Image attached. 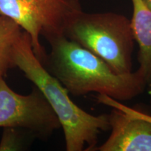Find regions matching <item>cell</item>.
<instances>
[{"label": "cell", "mask_w": 151, "mask_h": 151, "mask_svg": "<svg viewBox=\"0 0 151 151\" xmlns=\"http://www.w3.org/2000/svg\"><path fill=\"white\" fill-rule=\"evenodd\" d=\"M45 64L69 93L74 96L97 92L118 101H127L146 89L139 71L120 73L105 61L65 35L48 41Z\"/></svg>", "instance_id": "cell-1"}, {"label": "cell", "mask_w": 151, "mask_h": 151, "mask_svg": "<svg viewBox=\"0 0 151 151\" xmlns=\"http://www.w3.org/2000/svg\"><path fill=\"white\" fill-rule=\"evenodd\" d=\"M14 60L15 67L40 90L56 115L64 132L66 150H96L99 134L111 129L109 114L94 116L76 104L36 55L26 32L15 46Z\"/></svg>", "instance_id": "cell-2"}, {"label": "cell", "mask_w": 151, "mask_h": 151, "mask_svg": "<svg viewBox=\"0 0 151 151\" xmlns=\"http://www.w3.org/2000/svg\"><path fill=\"white\" fill-rule=\"evenodd\" d=\"M64 35L101 58L116 72H132L134 37L131 20L113 12L86 13L70 19Z\"/></svg>", "instance_id": "cell-3"}, {"label": "cell", "mask_w": 151, "mask_h": 151, "mask_svg": "<svg viewBox=\"0 0 151 151\" xmlns=\"http://www.w3.org/2000/svg\"><path fill=\"white\" fill-rule=\"evenodd\" d=\"M81 7L78 0H0V15L11 18L29 35L34 52L41 62L46 52L40 41L64 35L70 19Z\"/></svg>", "instance_id": "cell-4"}, {"label": "cell", "mask_w": 151, "mask_h": 151, "mask_svg": "<svg viewBox=\"0 0 151 151\" xmlns=\"http://www.w3.org/2000/svg\"><path fill=\"white\" fill-rule=\"evenodd\" d=\"M0 127L27 130L45 140L60 127L54 111L37 87L30 93L20 94L0 77Z\"/></svg>", "instance_id": "cell-5"}, {"label": "cell", "mask_w": 151, "mask_h": 151, "mask_svg": "<svg viewBox=\"0 0 151 151\" xmlns=\"http://www.w3.org/2000/svg\"><path fill=\"white\" fill-rule=\"evenodd\" d=\"M111 109L109 114L111 134L96 150L151 151V122Z\"/></svg>", "instance_id": "cell-6"}, {"label": "cell", "mask_w": 151, "mask_h": 151, "mask_svg": "<svg viewBox=\"0 0 151 151\" xmlns=\"http://www.w3.org/2000/svg\"><path fill=\"white\" fill-rule=\"evenodd\" d=\"M133 13L131 24L139 46L137 69L144 78L146 89L151 97V11L142 0H131Z\"/></svg>", "instance_id": "cell-7"}, {"label": "cell", "mask_w": 151, "mask_h": 151, "mask_svg": "<svg viewBox=\"0 0 151 151\" xmlns=\"http://www.w3.org/2000/svg\"><path fill=\"white\" fill-rule=\"evenodd\" d=\"M24 30L8 17L0 15V77L15 67L14 48Z\"/></svg>", "instance_id": "cell-8"}, {"label": "cell", "mask_w": 151, "mask_h": 151, "mask_svg": "<svg viewBox=\"0 0 151 151\" xmlns=\"http://www.w3.org/2000/svg\"><path fill=\"white\" fill-rule=\"evenodd\" d=\"M19 128H4L0 141V151L20 150L23 148V137Z\"/></svg>", "instance_id": "cell-9"}, {"label": "cell", "mask_w": 151, "mask_h": 151, "mask_svg": "<svg viewBox=\"0 0 151 151\" xmlns=\"http://www.w3.org/2000/svg\"><path fill=\"white\" fill-rule=\"evenodd\" d=\"M96 98H97L99 103L108 106L111 108L118 109V110L122 111V113H124V114H126L128 116L143 119V120H147V121L151 122L150 115L127 106L122 104L120 101L113 99V98L104 95V94H98Z\"/></svg>", "instance_id": "cell-10"}, {"label": "cell", "mask_w": 151, "mask_h": 151, "mask_svg": "<svg viewBox=\"0 0 151 151\" xmlns=\"http://www.w3.org/2000/svg\"><path fill=\"white\" fill-rule=\"evenodd\" d=\"M144 4L151 11V0H142Z\"/></svg>", "instance_id": "cell-11"}]
</instances>
